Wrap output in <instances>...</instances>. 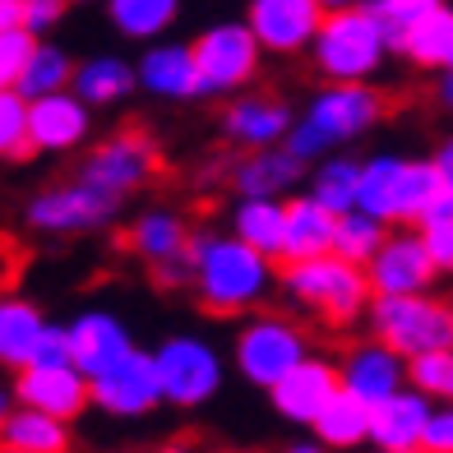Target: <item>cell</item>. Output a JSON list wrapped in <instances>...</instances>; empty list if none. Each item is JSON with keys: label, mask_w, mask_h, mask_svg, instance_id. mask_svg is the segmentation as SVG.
<instances>
[{"label": "cell", "mask_w": 453, "mask_h": 453, "mask_svg": "<svg viewBox=\"0 0 453 453\" xmlns=\"http://www.w3.org/2000/svg\"><path fill=\"white\" fill-rule=\"evenodd\" d=\"M190 292L209 315H255L278 292V259L255 250L236 232H195L190 241Z\"/></svg>", "instance_id": "1"}, {"label": "cell", "mask_w": 453, "mask_h": 453, "mask_svg": "<svg viewBox=\"0 0 453 453\" xmlns=\"http://www.w3.org/2000/svg\"><path fill=\"white\" fill-rule=\"evenodd\" d=\"M278 292L292 311L311 315L328 328H347L365 319L370 301H375V287H370L365 264H352L342 255H315V259H296V264H282V278H278Z\"/></svg>", "instance_id": "2"}, {"label": "cell", "mask_w": 453, "mask_h": 453, "mask_svg": "<svg viewBox=\"0 0 453 453\" xmlns=\"http://www.w3.org/2000/svg\"><path fill=\"white\" fill-rule=\"evenodd\" d=\"M384 107L388 102L375 84H324L319 93H311L305 111L296 116L287 149L301 162H319L328 153H338L342 143L375 130L384 120Z\"/></svg>", "instance_id": "3"}, {"label": "cell", "mask_w": 453, "mask_h": 453, "mask_svg": "<svg viewBox=\"0 0 453 453\" xmlns=\"http://www.w3.org/2000/svg\"><path fill=\"white\" fill-rule=\"evenodd\" d=\"M394 51V37L370 5L328 10L311 42V60L324 84H375V74Z\"/></svg>", "instance_id": "4"}, {"label": "cell", "mask_w": 453, "mask_h": 453, "mask_svg": "<svg viewBox=\"0 0 453 453\" xmlns=\"http://www.w3.org/2000/svg\"><path fill=\"white\" fill-rule=\"evenodd\" d=\"M444 190L435 157H403V153H375L361 162V203L357 209L384 218L388 226H421Z\"/></svg>", "instance_id": "5"}, {"label": "cell", "mask_w": 453, "mask_h": 453, "mask_svg": "<svg viewBox=\"0 0 453 453\" xmlns=\"http://www.w3.org/2000/svg\"><path fill=\"white\" fill-rule=\"evenodd\" d=\"M305 357H311V338H305V328L292 319V315H273V311H255L245 315L236 338H232V365L245 384L255 388H269L287 375V370H296Z\"/></svg>", "instance_id": "6"}, {"label": "cell", "mask_w": 453, "mask_h": 453, "mask_svg": "<svg viewBox=\"0 0 453 453\" xmlns=\"http://www.w3.org/2000/svg\"><path fill=\"white\" fill-rule=\"evenodd\" d=\"M365 328L380 342H388L394 352L407 361H417L426 352L453 347V305L430 296V292H411V296H375L365 311Z\"/></svg>", "instance_id": "7"}, {"label": "cell", "mask_w": 453, "mask_h": 453, "mask_svg": "<svg viewBox=\"0 0 453 453\" xmlns=\"http://www.w3.org/2000/svg\"><path fill=\"white\" fill-rule=\"evenodd\" d=\"M153 365H157V380H162V403L180 407V411H195L203 403H213L222 380H226L222 352L199 334L162 338L153 347Z\"/></svg>", "instance_id": "8"}, {"label": "cell", "mask_w": 453, "mask_h": 453, "mask_svg": "<svg viewBox=\"0 0 453 453\" xmlns=\"http://www.w3.org/2000/svg\"><path fill=\"white\" fill-rule=\"evenodd\" d=\"M120 203H126L120 195L102 190L88 176H74V180L47 185L42 195H33L24 203V222L42 236H93L116 222Z\"/></svg>", "instance_id": "9"}, {"label": "cell", "mask_w": 453, "mask_h": 453, "mask_svg": "<svg viewBox=\"0 0 453 453\" xmlns=\"http://www.w3.org/2000/svg\"><path fill=\"white\" fill-rule=\"evenodd\" d=\"M199 60V97H236L255 84L264 47L245 19H222L195 37Z\"/></svg>", "instance_id": "10"}, {"label": "cell", "mask_w": 453, "mask_h": 453, "mask_svg": "<svg viewBox=\"0 0 453 453\" xmlns=\"http://www.w3.org/2000/svg\"><path fill=\"white\" fill-rule=\"evenodd\" d=\"M157 167H162V157H157V143L149 134L143 130H116L84 153L79 176H88L93 185L126 199V195L143 190V185H153Z\"/></svg>", "instance_id": "11"}, {"label": "cell", "mask_w": 453, "mask_h": 453, "mask_svg": "<svg viewBox=\"0 0 453 453\" xmlns=\"http://www.w3.org/2000/svg\"><path fill=\"white\" fill-rule=\"evenodd\" d=\"M365 273L375 296H411V292H430L440 264L430 255L421 226H388V236L375 250V259L365 264Z\"/></svg>", "instance_id": "12"}, {"label": "cell", "mask_w": 453, "mask_h": 453, "mask_svg": "<svg viewBox=\"0 0 453 453\" xmlns=\"http://www.w3.org/2000/svg\"><path fill=\"white\" fill-rule=\"evenodd\" d=\"M93 407L116 417V421H139V417H149L153 407H162V380H157L153 352L134 347V352L120 357L111 370L93 375Z\"/></svg>", "instance_id": "13"}, {"label": "cell", "mask_w": 453, "mask_h": 453, "mask_svg": "<svg viewBox=\"0 0 453 453\" xmlns=\"http://www.w3.org/2000/svg\"><path fill=\"white\" fill-rule=\"evenodd\" d=\"M14 403L51 411L60 421H79L93 407V380L74 361H33L24 370H14Z\"/></svg>", "instance_id": "14"}, {"label": "cell", "mask_w": 453, "mask_h": 453, "mask_svg": "<svg viewBox=\"0 0 453 453\" xmlns=\"http://www.w3.org/2000/svg\"><path fill=\"white\" fill-rule=\"evenodd\" d=\"M324 14V0H245V24L269 56L311 51Z\"/></svg>", "instance_id": "15"}, {"label": "cell", "mask_w": 453, "mask_h": 453, "mask_svg": "<svg viewBox=\"0 0 453 453\" xmlns=\"http://www.w3.org/2000/svg\"><path fill=\"white\" fill-rule=\"evenodd\" d=\"M338 380H342V388H347L352 398H361V403L375 407V403L394 398L398 388L411 384V361L370 334V338L352 342V347L338 357Z\"/></svg>", "instance_id": "16"}, {"label": "cell", "mask_w": 453, "mask_h": 453, "mask_svg": "<svg viewBox=\"0 0 453 453\" xmlns=\"http://www.w3.org/2000/svg\"><path fill=\"white\" fill-rule=\"evenodd\" d=\"M342 394V380H338V361H328V357H305L296 370H287V375L269 388V403L282 421H292V426H305L311 430L315 417Z\"/></svg>", "instance_id": "17"}, {"label": "cell", "mask_w": 453, "mask_h": 453, "mask_svg": "<svg viewBox=\"0 0 453 453\" xmlns=\"http://www.w3.org/2000/svg\"><path fill=\"white\" fill-rule=\"evenodd\" d=\"M93 130V107L74 88L28 97V143L33 153H74Z\"/></svg>", "instance_id": "18"}, {"label": "cell", "mask_w": 453, "mask_h": 453, "mask_svg": "<svg viewBox=\"0 0 453 453\" xmlns=\"http://www.w3.org/2000/svg\"><path fill=\"white\" fill-rule=\"evenodd\" d=\"M296 116L292 107H287L282 97L273 93H236L226 97V111H222V134L226 143H236V149H278V143H287V134H292Z\"/></svg>", "instance_id": "19"}, {"label": "cell", "mask_w": 453, "mask_h": 453, "mask_svg": "<svg viewBox=\"0 0 453 453\" xmlns=\"http://www.w3.org/2000/svg\"><path fill=\"white\" fill-rule=\"evenodd\" d=\"M430 403L417 384L398 388L394 398H384L370 407V449L380 453H417L426 444V426H430Z\"/></svg>", "instance_id": "20"}, {"label": "cell", "mask_w": 453, "mask_h": 453, "mask_svg": "<svg viewBox=\"0 0 453 453\" xmlns=\"http://www.w3.org/2000/svg\"><path fill=\"white\" fill-rule=\"evenodd\" d=\"M65 328H70V357L88 380L134 352V338H130L126 319L111 315V311H79Z\"/></svg>", "instance_id": "21"}, {"label": "cell", "mask_w": 453, "mask_h": 453, "mask_svg": "<svg viewBox=\"0 0 453 453\" xmlns=\"http://www.w3.org/2000/svg\"><path fill=\"white\" fill-rule=\"evenodd\" d=\"M139 88L162 102H190L199 97V60L195 42H143V56L134 60Z\"/></svg>", "instance_id": "22"}, {"label": "cell", "mask_w": 453, "mask_h": 453, "mask_svg": "<svg viewBox=\"0 0 453 453\" xmlns=\"http://www.w3.org/2000/svg\"><path fill=\"white\" fill-rule=\"evenodd\" d=\"M305 167L287 143L278 149H250L236 167H232V185L236 195H259V199H292L296 185H305Z\"/></svg>", "instance_id": "23"}, {"label": "cell", "mask_w": 453, "mask_h": 453, "mask_svg": "<svg viewBox=\"0 0 453 453\" xmlns=\"http://www.w3.org/2000/svg\"><path fill=\"white\" fill-rule=\"evenodd\" d=\"M51 319L42 315V305L28 301L24 292L0 287V365L5 370H24L33 365L37 347H42Z\"/></svg>", "instance_id": "24"}, {"label": "cell", "mask_w": 453, "mask_h": 453, "mask_svg": "<svg viewBox=\"0 0 453 453\" xmlns=\"http://www.w3.org/2000/svg\"><path fill=\"white\" fill-rule=\"evenodd\" d=\"M334 236H338V213L319 203L311 190L287 199V241H282V264H296V259H315L334 250Z\"/></svg>", "instance_id": "25"}, {"label": "cell", "mask_w": 453, "mask_h": 453, "mask_svg": "<svg viewBox=\"0 0 453 453\" xmlns=\"http://www.w3.org/2000/svg\"><path fill=\"white\" fill-rule=\"evenodd\" d=\"M190 222H185L176 209H143L130 226H126V245H130V255L143 259L149 269H157L162 259H176L190 250Z\"/></svg>", "instance_id": "26"}, {"label": "cell", "mask_w": 453, "mask_h": 453, "mask_svg": "<svg viewBox=\"0 0 453 453\" xmlns=\"http://www.w3.org/2000/svg\"><path fill=\"white\" fill-rule=\"evenodd\" d=\"M139 88V70L134 60L116 56V51H97L88 60H79L74 70V93L88 102V107H116Z\"/></svg>", "instance_id": "27"}, {"label": "cell", "mask_w": 453, "mask_h": 453, "mask_svg": "<svg viewBox=\"0 0 453 453\" xmlns=\"http://www.w3.org/2000/svg\"><path fill=\"white\" fill-rule=\"evenodd\" d=\"M226 232H236L241 241H250L255 250L273 255L282 264V241H287V199H259V195H241Z\"/></svg>", "instance_id": "28"}, {"label": "cell", "mask_w": 453, "mask_h": 453, "mask_svg": "<svg viewBox=\"0 0 453 453\" xmlns=\"http://www.w3.org/2000/svg\"><path fill=\"white\" fill-rule=\"evenodd\" d=\"M0 449H19V453H70V421L51 417L14 403V411L0 426Z\"/></svg>", "instance_id": "29"}, {"label": "cell", "mask_w": 453, "mask_h": 453, "mask_svg": "<svg viewBox=\"0 0 453 453\" xmlns=\"http://www.w3.org/2000/svg\"><path fill=\"white\" fill-rule=\"evenodd\" d=\"M311 435L319 444H328V453H361V449H370V403L352 398L342 388V394L315 417Z\"/></svg>", "instance_id": "30"}, {"label": "cell", "mask_w": 453, "mask_h": 453, "mask_svg": "<svg viewBox=\"0 0 453 453\" xmlns=\"http://www.w3.org/2000/svg\"><path fill=\"white\" fill-rule=\"evenodd\" d=\"M107 19L126 42H157L180 19V0H107Z\"/></svg>", "instance_id": "31"}, {"label": "cell", "mask_w": 453, "mask_h": 453, "mask_svg": "<svg viewBox=\"0 0 453 453\" xmlns=\"http://www.w3.org/2000/svg\"><path fill=\"white\" fill-rule=\"evenodd\" d=\"M305 190L319 203H328L334 213H347L361 203V162L347 153H328L319 162H311V176H305Z\"/></svg>", "instance_id": "32"}, {"label": "cell", "mask_w": 453, "mask_h": 453, "mask_svg": "<svg viewBox=\"0 0 453 453\" xmlns=\"http://www.w3.org/2000/svg\"><path fill=\"white\" fill-rule=\"evenodd\" d=\"M398 51L421 70H444L453 51V10L440 5L435 14H426L421 24H411V33L398 42Z\"/></svg>", "instance_id": "33"}, {"label": "cell", "mask_w": 453, "mask_h": 453, "mask_svg": "<svg viewBox=\"0 0 453 453\" xmlns=\"http://www.w3.org/2000/svg\"><path fill=\"white\" fill-rule=\"evenodd\" d=\"M74 60L65 47L47 42V37H37V47L24 65V79H19V93L24 97H47V93H60V88H74Z\"/></svg>", "instance_id": "34"}, {"label": "cell", "mask_w": 453, "mask_h": 453, "mask_svg": "<svg viewBox=\"0 0 453 453\" xmlns=\"http://www.w3.org/2000/svg\"><path fill=\"white\" fill-rule=\"evenodd\" d=\"M384 236H388V222L384 218L365 213V209H347V213H338L334 255L352 259V264H370V259H375V250L384 245Z\"/></svg>", "instance_id": "35"}, {"label": "cell", "mask_w": 453, "mask_h": 453, "mask_svg": "<svg viewBox=\"0 0 453 453\" xmlns=\"http://www.w3.org/2000/svg\"><path fill=\"white\" fill-rule=\"evenodd\" d=\"M33 153L28 143V97L19 88H5L0 93V162H14Z\"/></svg>", "instance_id": "36"}, {"label": "cell", "mask_w": 453, "mask_h": 453, "mask_svg": "<svg viewBox=\"0 0 453 453\" xmlns=\"http://www.w3.org/2000/svg\"><path fill=\"white\" fill-rule=\"evenodd\" d=\"M411 384L430 403H453V347H440V352H426L411 361Z\"/></svg>", "instance_id": "37"}, {"label": "cell", "mask_w": 453, "mask_h": 453, "mask_svg": "<svg viewBox=\"0 0 453 453\" xmlns=\"http://www.w3.org/2000/svg\"><path fill=\"white\" fill-rule=\"evenodd\" d=\"M365 5L380 14V24L388 28V37H394V47H398L411 33V24H421L426 14H435L444 0H365Z\"/></svg>", "instance_id": "38"}, {"label": "cell", "mask_w": 453, "mask_h": 453, "mask_svg": "<svg viewBox=\"0 0 453 453\" xmlns=\"http://www.w3.org/2000/svg\"><path fill=\"white\" fill-rule=\"evenodd\" d=\"M37 47V37L28 28H0V93L5 88H19L24 79V65Z\"/></svg>", "instance_id": "39"}, {"label": "cell", "mask_w": 453, "mask_h": 453, "mask_svg": "<svg viewBox=\"0 0 453 453\" xmlns=\"http://www.w3.org/2000/svg\"><path fill=\"white\" fill-rule=\"evenodd\" d=\"M70 10V0H24V28L33 37H47L56 24H60V14Z\"/></svg>", "instance_id": "40"}, {"label": "cell", "mask_w": 453, "mask_h": 453, "mask_svg": "<svg viewBox=\"0 0 453 453\" xmlns=\"http://www.w3.org/2000/svg\"><path fill=\"white\" fill-rule=\"evenodd\" d=\"M421 449H426V453H453V403H435Z\"/></svg>", "instance_id": "41"}, {"label": "cell", "mask_w": 453, "mask_h": 453, "mask_svg": "<svg viewBox=\"0 0 453 453\" xmlns=\"http://www.w3.org/2000/svg\"><path fill=\"white\" fill-rule=\"evenodd\" d=\"M421 236H426V245H430V255H435L440 273H453V218L421 226Z\"/></svg>", "instance_id": "42"}, {"label": "cell", "mask_w": 453, "mask_h": 453, "mask_svg": "<svg viewBox=\"0 0 453 453\" xmlns=\"http://www.w3.org/2000/svg\"><path fill=\"white\" fill-rule=\"evenodd\" d=\"M153 278H157V287H185V292H190V278H195L190 250H185V255H176V259H162L157 269H153Z\"/></svg>", "instance_id": "43"}, {"label": "cell", "mask_w": 453, "mask_h": 453, "mask_svg": "<svg viewBox=\"0 0 453 453\" xmlns=\"http://www.w3.org/2000/svg\"><path fill=\"white\" fill-rule=\"evenodd\" d=\"M33 361H47V365H56V361H74V357H70V328H65V324H51Z\"/></svg>", "instance_id": "44"}, {"label": "cell", "mask_w": 453, "mask_h": 453, "mask_svg": "<svg viewBox=\"0 0 453 453\" xmlns=\"http://www.w3.org/2000/svg\"><path fill=\"white\" fill-rule=\"evenodd\" d=\"M435 167H440V180H444V190L453 195V134L435 149Z\"/></svg>", "instance_id": "45"}, {"label": "cell", "mask_w": 453, "mask_h": 453, "mask_svg": "<svg viewBox=\"0 0 453 453\" xmlns=\"http://www.w3.org/2000/svg\"><path fill=\"white\" fill-rule=\"evenodd\" d=\"M0 28H24V0H0Z\"/></svg>", "instance_id": "46"}, {"label": "cell", "mask_w": 453, "mask_h": 453, "mask_svg": "<svg viewBox=\"0 0 453 453\" xmlns=\"http://www.w3.org/2000/svg\"><path fill=\"white\" fill-rule=\"evenodd\" d=\"M435 97H440V107L453 111V70H440V84H435Z\"/></svg>", "instance_id": "47"}, {"label": "cell", "mask_w": 453, "mask_h": 453, "mask_svg": "<svg viewBox=\"0 0 453 453\" xmlns=\"http://www.w3.org/2000/svg\"><path fill=\"white\" fill-rule=\"evenodd\" d=\"M282 453H328V444H319V440L311 435V440H296V444H287Z\"/></svg>", "instance_id": "48"}, {"label": "cell", "mask_w": 453, "mask_h": 453, "mask_svg": "<svg viewBox=\"0 0 453 453\" xmlns=\"http://www.w3.org/2000/svg\"><path fill=\"white\" fill-rule=\"evenodd\" d=\"M10 411H14V388H0V426H5Z\"/></svg>", "instance_id": "49"}, {"label": "cell", "mask_w": 453, "mask_h": 453, "mask_svg": "<svg viewBox=\"0 0 453 453\" xmlns=\"http://www.w3.org/2000/svg\"><path fill=\"white\" fill-rule=\"evenodd\" d=\"M157 453H195V449H190V444H185V440H172V444H162Z\"/></svg>", "instance_id": "50"}, {"label": "cell", "mask_w": 453, "mask_h": 453, "mask_svg": "<svg viewBox=\"0 0 453 453\" xmlns=\"http://www.w3.org/2000/svg\"><path fill=\"white\" fill-rule=\"evenodd\" d=\"M347 5H365V0H324V10H347Z\"/></svg>", "instance_id": "51"}, {"label": "cell", "mask_w": 453, "mask_h": 453, "mask_svg": "<svg viewBox=\"0 0 453 453\" xmlns=\"http://www.w3.org/2000/svg\"><path fill=\"white\" fill-rule=\"evenodd\" d=\"M70 5H93V0H70Z\"/></svg>", "instance_id": "52"}, {"label": "cell", "mask_w": 453, "mask_h": 453, "mask_svg": "<svg viewBox=\"0 0 453 453\" xmlns=\"http://www.w3.org/2000/svg\"><path fill=\"white\" fill-rule=\"evenodd\" d=\"M209 453H236V449H209Z\"/></svg>", "instance_id": "53"}, {"label": "cell", "mask_w": 453, "mask_h": 453, "mask_svg": "<svg viewBox=\"0 0 453 453\" xmlns=\"http://www.w3.org/2000/svg\"><path fill=\"white\" fill-rule=\"evenodd\" d=\"M444 70H453V51H449V65H444Z\"/></svg>", "instance_id": "54"}, {"label": "cell", "mask_w": 453, "mask_h": 453, "mask_svg": "<svg viewBox=\"0 0 453 453\" xmlns=\"http://www.w3.org/2000/svg\"><path fill=\"white\" fill-rule=\"evenodd\" d=\"M0 453H19V449H0Z\"/></svg>", "instance_id": "55"}, {"label": "cell", "mask_w": 453, "mask_h": 453, "mask_svg": "<svg viewBox=\"0 0 453 453\" xmlns=\"http://www.w3.org/2000/svg\"><path fill=\"white\" fill-rule=\"evenodd\" d=\"M365 453H380V449H365Z\"/></svg>", "instance_id": "56"}, {"label": "cell", "mask_w": 453, "mask_h": 453, "mask_svg": "<svg viewBox=\"0 0 453 453\" xmlns=\"http://www.w3.org/2000/svg\"><path fill=\"white\" fill-rule=\"evenodd\" d=\"M417 453H426V449H417Z\"/></svg>", "instance_id": "57"}]
</instances>
